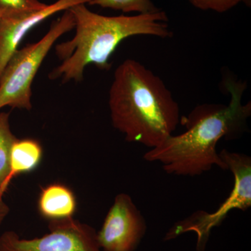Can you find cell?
Instances as JSON below:
<instances>
[{
  "label": "cell",
  "instance_id": "6da1fadb",
  "mask_svg": "<svg viewBox=\"0 0 251 251\" xmlns=\"http://www.w3.org/2000/svg\"><path fill=\"white\" fill-rule=\"evenodd\" d=\"M224 84L230 95L227 105H198L188 116L181 117L186 131L171 135L145 153L144 159L159 162L168 174L178 176H198L215 166L227 170L216 150L217 144L222 138H237L247 130L251 103H242L246 82L226 77Z\"/></svg>",
  "mask_w": 251,
  "mask_h": 251
},
{
  "label": "cell",
  "instance_id": "7a4b0ae2",
  "mask_svg": "<svg viewBox=\"0 0 251 251\" xmlns=\"http://www.w3.org/2000/svg\"><path fill=\"white\" fill-rule=\"evenodd\" d=\"M108 103L114 128L127 142L150 149L173 135L181 120L179 105L164 82L134 59L117 67Z\"/></svg>",
  "mask_w": 251,
  "mask_h": 251
},
{
  "label": "cell",
  "instance_id": "3957f363",
  "mask_svg": "<svg viewBox=\"0 0 251 251\" xmlns=\"http://www.w3.org/2000/svg\"><path fill=\"white\" fill-rule=\"evenodd\" d=\"M75 19V36L55 46L62 64L50 72V80L81 82L85 68L94 64L100 70L111 68L110 57L118 46L131 36L145 35L170 38L173 32L164 11L136 16H105L90 11L85 4L69 9Z\"/></svg>",
  "mask_w": 251,
  "mask_h": 251
},
{
  "label": "cell",
  "instance_id": "277c9868",
  "mask_svg": "<svg viewBox=\"0 0 251 251\" xmlns=\"http://www.w3.org/2000/svg\"><path fill=\"white\" fill-rule=\"evenodd\" d=\"M74 28V15L66 10L42 39L14 52L0 77V110L6 106L31 110V85L36 74L56 41Z\"/></svg>",
  "mask_w": 251,
  "mask_h": 251
},
{
  "label": "cell",
  "instance_id": "5b68a950",
  "mask_svg": "<svg viewBox=\"0 0 251 251\" xmlns=\"http://www.w3.org/2000/svg\"><path fill=\"white\" fill-rule=\"evenodd\" d=\"M220 156L234 175L232 191L224 202L213 212L198 211L173 225L165 235L164 241H171L187 232L197 237L196 250L205 251L211 230L221 226L230 211H247L251 206V158L244 153L223 150Z\"/></svg>",
  "mask_w": 251,
  "mask_h": 251
},
{
  "label": "cell",
  "instance_id": "8992f818",
  "mask_svg": "<svg viewBox=\"0 0 251 251\" xmlns=\"http://www.w3.org/2000/svg\"><path fill=\"white\" fill-rule=\"evenodd\" d=\"M49 229V234L30 239L6 231L0 235V251H103L95 229L73 218L50 221Z\"/></svg>",
  "mask_w": 251,
  "mask_h": 251
},
{
  "label": "cell",
  "instance_id": "52a82bcc",
  "mask_svg": "<svg viewBox=\"0 0 251 251\" xmlns=\"http://www.w3.org/2000/svg\"><path fill=\"white\" fill-rule=\"evenodd\" d=\"M147 229L146 221L131 197L120 193L97 232V240L103 251H136Z\"/></svg>",
  "mask_w": 251,
  "mask_h": 251
},
{
  "label": "cell",
  "instance_id": "ba28073f",
  "mask_svg": "<svg viewBox=\"0 0 251 251\" xmlns=\"http://www.w3.org/2000/svg\"><path fill=\"white\" fill-rule=\"evenodd\" d=\"M92 0H57L44 9L20 14H3L0 18V77L26 34L53 15Z\"/></svg>",
  "mask_w": 251,
  "mask_h": 251
},
{
  "label": "cell",
  "instance_id": "9c48e42d",
  "mask_svg": "<svg viewBox=\"0 0 251 251\" xmlns=\"http://www.w3.org/2000/svg\"><path fill=\"white\" fill-rule=\"evenodd\" d=\"M38 209L42 217L50 221L70 219L76 210L75 195L65 185H49L41 190Z\"/></svg>",
  "mask_w": 251,
  "mask_h": 251
},
{
  "label": "cell",
  "instance_id": "30bf717a",
  "mask_svg": "<svg viewBox=\"0 0 251 251\" xmlns=\"http://www.w3.org/2000/svg\"><path fill=\"white\" fill-rule=\"evenodd\" d=\"M42 156V147L37 140L30 138L16 140L11 148L9 173L1 190L2 195L7 191L14 177L35 170L40 164Z\"/></svg>",
  "mask_w": 251,
  "mask_h": 251
},
{
  "label": "cell",
  "instance_id": "8fae6325",
  "mask_svg": "<svg viewBox=\"0 0 251 251\" xmlns=\"http://www.w3.org/2000/svg\"><path fill=\"white\" fill-rule=\"evenodd\" d=\"M8 112H0V195L9 173L11 148L17 138L11 130Z\"/></svg>",
  "mask_w": 251,
  "mask_h": 251
},
{
  "label": "cell",
  "instance_id": "7c38bea8",
  "mask_svg": "<svg viewBox=\"0 0 251 251\" xmlns=\"http://www.w3.org/2000/svg\"><path fill=\"white\" fill-rule=\"evenodd\" d=\"M88 4L123 13L135 12L138 14H154L162 11L151 0H92Z\"/></svg>",
  "mask_w": 251,
  "mask_h": 251
},
{
  "label": "cell",
  "instance_id": "4fadbf2b",
  "mask_svg": "<svg viewBox=\"0 0 251 251\" xmlns=\"http://www.w3.org/2000/svg\"><path fill=\"white\" fill-rule=\"evenodd\" d=\"M47 4L39 0H0L3 14H20L44 9Z\"/></svg>",
  "mask_w": 251,
  "mask_h": 251
},
{
  "label": "cell",
  "instance_id": "5bb4252c",
  "mask_svg": "<svg viewBox=\"0 0 251 251\" xmlns=\"http://www.w3.org/2000/svg\"><path fill=\"white\" fill-rule=\"evenodd\" d=\"M197 9L211 10L218 13H224L232 9L243 0H188Z\"/></svg>",
  "mask_w": 251,
  "mask_h": 251
},
{
  "label": "cell",
  "instance_id": "9a60e30c",
  "mask_svg": "<svg viewBox=\"0 0 251 251\" xmlns=\"http://www.w3.org/2000/svg\"><path fill=\"white\" fill-rule=\"evenodd\" d=\"M9 212V208L3 200L2 196L0 195V226L8 215Z\"/></svg>",
  "mask_w": 251,
  "mask_h": 251
},
{
  "label": "cell",
  "instance_id": "2e32d148",
  "mask_svg": "<svg viewBox=\"0 0 251 251\" xmlns=\"http://www.w3.org/2000/svg\"><path fill=\"white\" fill-rule=\"evenodd\" d=\"M243 2L247 5V6H250L251 4V0H243Z\"/></svg>",
  "mask_w": 251,
  "mask_h": 251
},
{
  "label": "cell",
  "instance_id": "e0dca14e",
  "mask_svg": "<svg viewBox=\"0 0 251 251\" xmlns=\"http://www.w3.org/2000/svg\"><path fill=\"white\" fill-rule=\"evenodd\" d=\"M3 14V10L0 8V18H1V16H2Z\"/></svg>",
  "mask_w": 251,
  "mask_h": 251
}]
</instances>
